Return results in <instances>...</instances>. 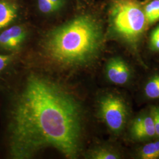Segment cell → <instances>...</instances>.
<instances>
[{
	"mask_svg": "<svg viewBox=\"0 0 159 159\" xmlns=\"http://www.w3.org/2000/svg\"><path fill=\"white\" fill-rule=\"evenodd\" d=\"M10 97L7 111V152L28 159L46 147L75 159L80 150L81 111L74 97L50 80L29 77L22 91Z\"/></svg>",
	"mask_w": 159,
	"mask_h": 159,
	"instance_id": "6da1fadb",
	"label": "cell"
},
{
	"mask_svg": "<svg viewBox=\"0 0 159 159\" xmlns=\"http://www.w3.org/2000/svg\"><path fill=\"white\" fill-rule=\"evenodd\" d=\"M103 33L100 23L89 14L77 16L51 31L44 48L49 57L66 66H83L100 50Z\"/></svg>",
	"mask_w": 159,
	"mask_h": 159,
	"instance_id": "7a4b0ae2",
	"label": "cell"
},
{
	"mask_svg": "<svg viewBox=\"0 0 159 159\" xmlns=\"http://www.w3.org/2000/svg\"><path fill=\"white\" fill-rule=\"evenodd\" d=\"M108 16L112 31L131 45L139 41L148 27L144 7L135 0H113Z\"/></svg>",
	"mask_w": 159,
	"mask_h": 159,
	"instance_id": "3957f363",
	"label": "cell"
},
{
	"mask_svg": "<svg viewBox=\"0 0 159 159\" xmlns=\"http://www.w3.org/2000/svg\"><path fill=\"white\" fill-rule=\"evenodd\" d=\"M100 111L108 128L119 133L125 127L127 110L123 100L119 97L108 95L102 97L100 103Z\"/></svg>",
	"mask_w": 159,
	"mask_h": 159,
	"instance_id": "277c9868",
	"label": "cell"
},
{
	"mask_svg": "<svg viewBox=\"0 0 159 159\" xmlns=\"http://www.w3.org/2000/svg\"><path fill=\"white\" fill-rule=\"evenodd\" d=\"M26 37L23 25L14 24L0 31V53L14 54L23 45Z\"/></svg>",
	"mask_w": 159,
	"mask_h": 159,
	"instance_id": "5b68a950",
	"label": "cell"
},
{
	"mask_svg": "<svg viewBox=\"0 0 159 159\" xmlns=\"http://www.w3.org/2000/svg\"><path fill=\"white\" fill-rule=\"evenodd\" d=\"M130 70L129 66L120 58H113L108 61L106 66V74L108 79L114 84L123 85L130 78Z\"/></svg>",
	"mask_w": 159,
	"mask_h": 159,
	"instance_id": "8992f818",
	"label": "cell"
},
{
	"mask_svg": "<svg viewBox=\"0 0 159 159\" xmlns=\"http://www.w3.org/2000/svg\"><path fill=\"white\" fill-rule=\"evenodd\" d=\"M131 133L133 137L137 140H145L154 136L156 131L152 114L142 116L134 120Z\"/></svg>",
	"mask_w": 159,
	"mask_h": 159,
	"instance_id": "52a82bcc",
	"label": "cell"
},
{
	"mask_svg": "<svg viewBox=\"0 0 159 159\" xmlns=\"http://www.w3.org/2000/svg\"><path fill=\"white\" fill-rule=\"evenodd\" d=\"M20 7L16 0H0V31L16 24Z\"/></svg>",
	"mask_w": 159,
	"mask_h": 159,
	"instance_id": "ba28073f",
	"label": "cell"
},
{
	"mask_svg": "<svg viewBox=\"0 0 159 159\" xmlns=\"http://www.w3.org/2000/svg\"><path fill=\"white\" fill-rule=\"evenodd\" d=\"M148 24L159 21V0H153L144 7Z\"/></svg>",
	"mask_w": 159,
	"mask_h": 159,
	"instance_id": "9c48e42d",
	"label": "cell"
},
{
	"mask_svg": "<svg viewBox=\"0 0 159 159\" xmlns=\"http://www.w3.org/2000/svg\"><path fill=\"white\" fill-rule=\"evenodd\" d=\"M140 157L143 159H156L159 158V141L150 143L142 148Z\"/></svg>",
	"mask_w": 159,
	"mask_h": 159,
	"instance_id": "30bf717a",
	"label": "cell"
},
{
	"mask_svg": "<svg viewBox=\"0 0 159 159\" xmlns=\"http://www.w3.org/2000/svg\"><path fill=\"white\" fill-rule=\"evenodd\" d=\"M144 92L146 96L152 98H159V75H155L148 81Z\"/></svg>",
	"mask_w": 159,
	"mask_h": 159,
	"instance_id": "8fae6325",
	"label": "cell"
},
{
	"mask_svg": "<svg viewBox=\"0 0 159 159\" xmlns=\"http://www.w3.org/2000/svg\"><path fill=\"white\" fill-rule=\"evenodd\" d=\"M37 7L39 11L45 15L52 14L60 10L50 0H37Z\"/></svg>",
	"mask_w": 159,
	"mask_h": 159,
	"instance_id": "7c38bea8",
	"label": "cell"
},
{
	"mask_svg": "<svg viewBox=\"0 0 159 159\" xmlns=\"http://www.w3.org/2000/svg\"><path fill=\"white\" fill-rule=\"evenodd\" d=\"M14 60V54L0 53V77L10 69Z\"/></svg>",
	"mask_w": 159,
	"mask_h": 159,
	"instance_id": "4fadbf2b",
	"label": "cell"
},
{
	"mask_svg": "<svg viewBox=\"0 0 159 159\" xmlns=\"http://www.w3.org/2000/svg\"><path fill=\"white\" fill-rule=\"evenodd\" d=\"M91 157L94 159H119V156L108 149L100 148L93 153Z\"/></svg>",
	"mask_w": 159,
	"mask_h": 159,
	"instance_id": "5bb4252c",
	"label": "cell"
},
{
	"mask_svg": "<svg viewBox=\"0 0 159 159\" xmlns=\"http://www.w3.org/2000/svg\"><path fill=\"white\" fill-rule=\"evenodd\" d=\"M150 48L154 51H159V25L151 33L150 36Z\"/></svg>",
	"mask_w": 159,
	"mask_h": 159,
	"instance_id": "9a60e30c",
	"label": "cell"
},
{
	"mask_svg": "<svg viewBox=\"0 0 159 159\" xmlns=\"http://www.w3.org/2000/svg\"><path fill=\"white\" fill-rule=\"evenodd\" d=\"M151 114L153 119L156 135L159 137V107L153 108Z\"/></svg>",
	"mask_w": 159,
	"mask_h": 159,
	"instance_id": "2e32d148",
	"label": "cell"
}]
</instances>
